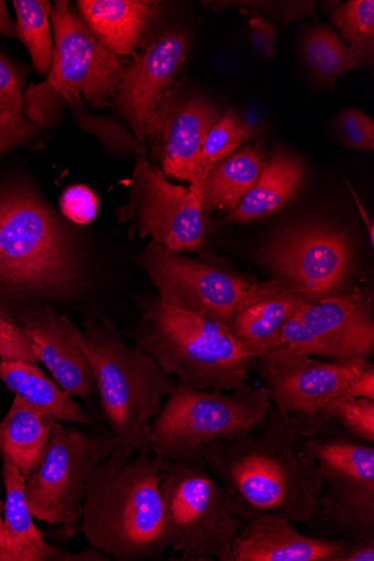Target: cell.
<instances>
[{
	"label": "cell",
	"instance_id": "cell-1",
	"mask_svg": "<svg viewBox=\"0 0 374 561\" xmlns=\"http://www.w3.org/2000/svg\"><path fill=\"white\" fill-rule=\"evenodd\" d=\"M98 253L32 182H0V317L25 327L49 313L100 311Z\"/></svg>",
	"mask_w": 374,
	"mask_h": 561
},
{
	"label": "cell",
	"instance_id": "cell-2",
	"mask_svg": "<svg viewBox=\"0 0 374 561\" xmlns=\"http://www.w3.org/2000/svg\"><path fill=\"white\" fill-rule=\"evenodd\" d=\"M203 462L250 519L273 514L307 525L317 514L324 478L308 436L274 405L256 428L211 444Z\"/></svg>",
	"mask_w": 374,
	"mask_h": 561
},
{
	"label": "cell",
	"instance_id": "cell-3",
	"mask_svg": "<svg viewBox=\"0 0 374 561\" xmlns=\"http://www.w3.org/2000/svg\"><path fill=\"white\" fill-rule=\"evenodd\" d=\"M167 461L150 451L121 447L93 471L81 531L92 546L118 561L158 560L169 549L160 495Z\"/></svg>",
	"mask_w": 374,
	"mask_h": 561
},
{
	"label": "cell",
	"instance_id": "cell-4",
	"mask_svg": "<svg viewBox=\"0 0 374 561\" xmlns=\"http://www.w3.org/2000/svg\"><path fill=\"white\" fill-rule=\"evenodd\" d=\"M139 317L125 332L179 385L235 391L247 383L251 356L220 322L172 308L158 296L140 299Z\"/></svg>",
	"mask_w": 374,
	"mask_h": 561
},
{
	"label": "cell",
	"instance_id": "cell-5",
	"mask_svg": "<svg viewBox=\"0 0 374 561\" xmlns=\"http://www.w3.org/2000/svg\"><path fill=\"white\" fill-rule=\"evenodd\" d=\"M81 332L101 410L117 446L150 451V425L174 387L171 376L139 345H127L103 313L86 318Z\"/></svg>",
	"mask_w": 374,
	"mask_h": 561
},
{
	"label": "cell",
	"instance_id": "cell-6",
	"mask_svg": "<svg viewBox=\"0 0 374 561\" xmlns=\"http://www.w3.org/2000/svg\"><path fill=\"white\" fill-rule=\"evenodd\" d=\"M50 26L55 36L52 67L42 83L23 92L24 115L44 127L64 105H82V98L94 110L113 106L126 70L121 58L93 36L68 0L52 5Z\"/></svg>",
	"mask_w": 374,
	"mask_h": 561
},
{
	"label": "cell",
	"instance_id": "cell-7",
	"mask_svg": "<svg viewBox=\"0 0 374 561\" xmlns=\"http://www.w3.org/2000/svg\"><path fill=\"white\" fill-rule=\"evenodd\" d=\"M154 419L149 450L169 463L204 467L206 448L259 426L273 402L269 389L243 385L233 393L178 385Z\"/></svg>",
	"mask_w": 374,
	"mask_h": 561
},
{
	"label": "cell",
	"instance_id": "cell-8",
	"mask_svg": "<svg viewBox=\"0 0 374 561\" xmlns=\"http://www.w3.org/2000/svg\"><path fill=\"white\" fill-rule=\"evenodd\" d=\"M205 470L168 463L160 495L169 549L186 561H233L235 541L250 518Z\"/></svg>",
	"mask_w": 374,
	"mask_h": 561
},
{
	"label": "cell",
	"instance_id": "cell-9",
	"mask_svg": "<svg viewBox=\"0 0 374 561\" xmlns=\"http://www.w3.org/2000/svg\"><path fill=\"white\" fill-rule=\"evenodd\" d=\"M324 478L309 535L325 539H374V447L328 430L308 437Z\"/></svg>",
	"mask_w": 374,
	"mask_h": 561
},
{
	"label": "cell",
	"instance_id": "cell-10",
	"mask_svg": "<svg viewBox=\"0 0 374 561\" xmlns=\"http://www.w3.org/2000/svg\"><path fill=\"white\" fill-rule=\"evenodd\" d=\"M116 447L111 433H88L58 422L42 463L25 481L32 516L73 530L82 517L91 474Z\"/></svg>",
	"mask_w": 374,
	"mask_h": 561
},
{
	"label": "cell",
	"instance_id": "cell-11",
	"mask_svg": "<svg viewBox=\"0 0 374 561\" xmlns=\"http://www.w3.org/2000/svg\"><path fill=\"white\" fill-rule=\"evenodd\" d=\"M128 237H150L175 252H197L206 236L200 185L171 183L148 158L137 157L127 202L116 211Z\"/></svg>",
	"mask_w": 374,
	"mask_h": 561
},
{
	"label": "cell",
	"instance_id": "cell-12",
	"mask_svg": "<svg viewBox=\"0 0 374 561\" xmlns=\"http://www.w3.org/2000/svg\"><path fill=\"white\" fill-rule=\"evenodd\" d=\"M367 364L325 363L277 347L251 366L264 380L275 410L311 437L325 430L331 408L347 396L350 381Z\"/></svg>",
	"mask_w": 374,
	"mask_h": 561
},
{
	"label": "cell",
	"instance_id": "cell-13",
	"mask_svg": "<svg viewBox=\"0 0 374 561\" xmlns=\"http://www.w3.org/2000/svg\"><path fill=\"white\" fill-rule=\"evenodd\" d=\"M135 261L156 288L160 300L227 327L252 284L216 260L206 256L192 259L152 241Z\"/></svg>",
	"mask_w": 374,
	"mask_h": 561
},
{
	"label": "cell",
	"instance_id": "cell-14",
	"mask_svg": "<svg viewBox=\"0 0 374 561\" xmlns=\"http://www.w3.org/2000/svg\"><path fill=\"white\" fill-rule=\"evenodd\" d=\"M353 252L348 237L324 224H303L279 231L261 250V261L308 301L344 291Z\"/></svg>",
	"mask_w": 374,
	"mask_h": 561
},
{
	"label": "cell",
	"instance_id": "cell-15",
	"mask_svg": "<svg viewBox=\"0 0 374 561\" xmlns=\"http://www.w3.org/2000/svg\"><path fill=\"white\" fill-rule=\"evenodd\" d=\"M372 299L355 287L304 305L285 325L277 347L338 364L369 362L374 348Z\"/></svg>",
	"mask_w": 374,
	"mask_h": 561
},
{
	"label": "cell",
	"instance_id": "cell-16",
	"mask_svg": "<svg viewBox=\"0 0 374 561\" xmlns=\"http://www.w3.org/2000/svg\"><path fill=\"white\" fill-rule=\"evenodd\" d=\"M189 43V32L180 23L162 24L125 70L113 106L144 147L183 84Z\"/></svg>",
	"mask_w": 374,
	"mask_h": 561
},
{
	"label": "cell",
	"instance_id": "cell-17",
	"mask_svg": "<svg viewBox=\"0 0 374 561\" xmlns=\"http://www.w3.org/2000/svg\"><path fill=\"white\" fill-rule=\"evenodd\" d=\"M218 106L183 84L158 117L146 142L167 178L193 183L204 141L222 117Z\"/></svg>",
	"mask_w": 374,
	"mask_h": 561
},
{
	"label": "cell",
	"instance_id": "cell-18",
	"mask_svg": "<svg viewBox=\"0 0 374 561\" xmlns=\"http://www.w3.org/2000/svg\"><path fill=\"white\" fill-rule=\"evenodd\" d=\"M306 304L310 301L282 279L253 280L228 328L253 362L277 348L285 325Z\"/></svg>",
	"mask_w": 374,
	"mask_h": 561
},
{
	"label": "cell",
	"instance_id": "cell-19",
	"mask_svg": "<svg viewBox=\"0 0 374 561\" xmlns=\"http://www.w3.org/2000/svg\"><path fill=\"white\" fill-rule=\"evenodd\" d=\"M353 541L301 534L282 516L251 518L238 535L233 561H342Z\"/></svg>",
	"mask_w": 374,
	"mask_h": 561
},
{
	"label": "cell",
	"instance_id": "cell-20",
	"mask_svg": "<svg viewBox=\"0 0 374 561\" xmlns=\"http://www.w3.org/2000/svg\"><path fill=\"white\" fill-rule=\"evenodd\" d=\"M37 362L72 397L89 401L97 392L90 364L81 347L82 332L69 316L49 313L25 325Z\"/></svg>",
	"mask_w": 374,
	"mask_h": 561
},
{
	"label": "cell",
	"instance_id": "cell-21",
	"mask_svg": "<svg viewBox=\"0 0 374 561\" xmlns=\"http://www.w3.org/2000/svg\"><path fill=\"white\" fill-rule=\"evenodd\" d=\"M76 8L93 36L117 57H136L165 15L162 3L148 0H78Z\"/></svg>",
	"mask_w": 374,
	"mask_h": 561
},
{
	"label": "cell",
	"instance_id": "cell-22",
	"mask_svg": "<svg viewBox=\"0 0 374 561\" xmlns=\"http://www.w3.org/2000/svg\"><path fill=\"white\" fill-rule=\"evenodd\" d=\"M7 491L0 561H64L65 551L48 545L35 527L25 495L26 478L9 461L3 465Z\"/></svg>",
	"mask_w": 374,
	"mask_h": 561
},
{
	"label": "cell",
	"instance_id": "cell-23",
	"mask_svg": "<svg viewBox=\"0 0 374 561\" xmlns=\"http://www.w3.org/2000/svg\"><path fill=\"white\" fill-rule=\"evenodd\" d=\"M302 162L284 149L276 148L238 207L227 216V225H245L279 211L302 185Z\"/></svg>",
	"mask_w": 374,
	"mask_h": 561
},
{
	"label": "cell",
	"instance_id": "cell-24",
	"mask_svg": "<svg viewBox=\"0 0 374 561\" xmlns=\"http://www.w3.org/2000/svg\"><path fill=\"white\" fill-rule=\"evenodd\" d=\"M57 423L16 396L0 422V455L30 477L42 463Z\"/></svg>",
	"mask_w": 374,
	"mask_h": 561
},
{
	"label": "cell",
	"instance_id": "cell-25",
	"mask_svg": "<svg viewBox=\"0 0 374 561\" xmlns=\"http://www.w3.org/2000/svg\"><path fill=\"white\" fill-rule=\"evenodd\" d=\"M265 158L259 142L240 147L213 168L200 184L202 211L231 214L258 180Z\"/></svg>",
	"mask_w": 374,
	"mask_h": 561
},
{
	"label": "cell",
	"instance_id": "cell-26",
	"mask_svg": "<svg viewBox=\"0 0 374 561\" xmlns=\"http://www.w3.org/2000/svg\"><path fill=\"white\" fill-rule=\"evenodd\" d=\"M0 379L35 410L61 423L92 425L94 421L58 383L35 364L0 362Z\"/></svg>",
	"mask_w": 374,
	"mask_h": 561
},
{
	"label": "cell",
	"instance_id": "cell-27",
	"mask_svg": "<svg viewBox=\"0 0 374 561\" xmlns=\"http://www.w3.org/2000/svg\"><path fill=\"white\" fill-rule=\"evenodd\" d=\"M303 53L308 68L320 80L332 84L365 61L356 49L327 27H315L306 34Z\"/></svg>",
	"mask_w": 374,
	"mask_h": 561
},
{
	"label": "cell",
	"instance_id": "cell-28",
	"mask_svg": "<svg viewBox=\"0 0 374 561\" xmlns=\"http://www.w3.org/2000/svg\"><path fill=\"white\" fill-rule=\"evenodd\" d=\"M48 0H14L18 38L25 45L35 71L47 77L52 67L55 41L50 33Z\"/></svg>",
	"mask_w": 374,
	"mask_h": 561
},
{
	"label": "cell",
	"instance_id": "cell-29",
	"mask_svg": "<svg viewBox=\"0 0 374 561\" xmlns=\"http://www.w3.org/2000/svg\"><path fill=\"white\" fill-rule=\"evenodd\" d=\"M258 133L257 127L245 122L236 112L223 114L204 141L193 183L200 185L213 168L234 154Z\"/></svg>",
	"mask_w": 374,
	"mask_h": 561
},
{
	"label": "cell",
	"instance_id": "cell-30",
	"mask_svg": "<svg viewBox=\"0 0 374 561\" xmlns=\"http://www.w3.org/2000/svg\"><path fill=\"white\" fill-rule=\"evenodd\" d=\"M332 19L341 31L345 44L356 49L364 60H372L374 47L373 0H350L335 10Z\"/></svg>",
	"mask_w": 374,
	"mask_h": 561
},
{
	"label": "cell",
	"instance_id": "cell-31",
	"mask_svg": "<svg viewBox=\"0 0 374 561\" xmlns=\"http://www.w3.org/2000/svg\"><path fill=\"white\" fill-rule=\"evenodd\" d=\"M333 424L340 433L359 442L374 444V400L366 398H341L328 414L326 427ZM320 432V433H322Z\"/></svg>",
	"mask_w": 374,
	"mask_h": 561
},
{
	"label": "cell",
	"instance_id": "cell-32",
	"mask_svg": "<svg viewBox=\"0 0 374 561\" xmlns=\"http://www.w3.org/2000/svg\"><path fill=\"white\" fill-rule=\"evenodd\" d=\"M29 75L14 60L0 53V113L24 115L23 88Z\"/></svg>",
	"mask_w": 374,
	"mask_h": 561
},
{
	"label": "cell",
	"instance_id": "cell-33",
	"mask_svg": "<svg viewBox=\"0 0 374 561\" xmlns=\"http://www.w3.org/2000/svg\"><path fill=\"white\" fill-rule=\"evenodd\" d=\"M335 127L341 141L355 150L374 149V125L362 112L345 110L335 119Z\"/></svg>",
	"mask_w": 374,
	"mask_h": 561
},
{
	"label": "cell",
	"instance_id": "cell-34",
	"mask_svg": "<svg viewBox=\"0 0 374 561\" xmlns=\"http://www.w3.org/2000/svg\"><path fill=\"white\" fill-rule=\"evenodd\" d=\"M0 362L37 363L33 341L25 327L0 317Z\"/></svg>",
	"mask_w": 374,
	"mask_h": 561
},
{
	"label": "cell",
	"instance_id": "cell-35",
	"mask_svg": "<svg viewBox=\"0 0 374 561\" xmlns=\"http://www.w3.org/2000/svg\"><path fill=\"white\" fill-rule=\"evenodd\" d=\"M39 129L25 115L14 117L0 113V157L31 141Z\"/></svg>",
	"mask_w": 374,
	"mask_h": 561
},
{
	"label": "cell",
	"instance_id": "cell-36",
	"mask_svg": "<svg viewBox=\"0 0 374 561\" xmlns=\"http://www.w3.org/2000/svg\"><path fill=\"white\" fill-rule=\"evenodd\" d=\"M251 28V42L258 56L264 59H271L275 55V44L277 31L261 16H253L249 21Z\"/></svg>",
	"mask_w": 374,
	"mask_h": 561
},
{
	"label": "cell",
	"instance_id": "cell-37",
	"mask_svg": "<svg viewBox=\"0 0 374 561\" xmlns=\"http://www.w3.org/2000/svg\"><path fill=\"white\" fill-rule=\"evenodd\" d=\"M65 215L73 221L84 222L92 217L95 209V201L92 194L83 188L72 190L63 202Z\"/></svg>",
	"mask_w": 374,
	"mask_h": 561
},
{
	"label": "cell",
	"instance_id": "cell-38",
	"mask_svg": "<svg viewBox=\"0 0 374 561\" xmlns=\"http://www.w3.org/2000/svg\"><path fill=\"white\" fill-rule=\"evenodd\" d=\"M347 396L374 400V368L367 364L350 381Z\"/></svg>",
	"mask_w": 374,
	"mask_h": 561
},
{
	"label": "cell",
	"instance_id": "cell-39",
	"mask_svg": "<svg viewBox=\"0 0 374 561\" xmlns=\"http://www.w3.org/2000/svg\"><path fill=\"white\" fill-rule=\"evenodd\" d=\"M342 561H374V539L353 541Z\"/></svg>",
	"mask_w": 374,
	"mask_h": 561
},
{
	"label": "cell",
	"instance_id": "cell-40",
	"mask_svg": "<svg viewBox=\"0 0 374 561\" xmlns=\"http://www.w3.org/2000/svg\"><path fill=\"white\" fill-rule=\"evenodd\" d=\"M84 560L104 561V560H111V557L92 546H89V548H87L82 552L72 553L69 551H65L64 561H84Z\"/></svg>",
	"mask_w": 374,
	"mask_h": 561
},
{
	"label": "cell",
	"instance_id": "cell-41",
	"mask_svg": "<svg viewBox=\"0 0 374 561\" xmlns=\"http://www.w3.org/2000/svg\"><path fill=\"white\" fill-rule=\"evenodd\" d=\"M0 36L18 38L16 22L11 18L4 0H0Z\"/></svg>",
	"mask_w": 374,
	"mask_h": 561
},
{
	"label": "cell",
	"instance_id": "cell-42",
	"mask_svg": "<svg viewBox=\"0 0 374 561\" xmlns=\"http://www.w3.org/2000/svg\"><path fill=\"white\" fill-rule=\"evenodd\" d=\"M348 186H349V190L354 198V202H355V206L359 210V213L361 214L362 216V220H363V224L369 232V237H370V242H371V245L374 244V227H373V222L370 220L367 214L364 211V207H363V204L361 203L359 196L356 195L355 191L353 190V187L348 183Z\"/></svg>",
	"mask_w": 374,
	"mask_h": 561
},
{
	"label": "cell",
	"instance_id": "cell-43",
	"mask_svg": "<svg viewBox=\"0 0 374 561\" xmlns=\"http://www.w3.org/2000/svg\"><path fill=\"white\" fill-rule=\"evenodd\" d=\"M3 514H4V503L0 500V542H2L3 538Z\"/></svg>",
	"mask_w": 374,
	"mask_h": 561
},
{
	"label": "cell",
	"instance_id": "cell-44",
	"mask_svg": "<svg viewBox=\"0 0 374 561\" xmlns=\"http://www.w3.org/2000/svg\"><path fill=\"white\" fill-rule=\"evenodd\" d=\"M0 159H2V157H0Z\"/></svg>",
	"mask_w": 374,
	"mask_h": 561
},
{
	"label": "cell",
	"instance_id": "cell-45",
	"mask_svg": "<svg viewBox=\"0 0 374 561\" xmlns=\"http://www.w3.org/2000/svg\"><path fill=\"white\" fill-rule=\"evenodd\" d=\"M0 543H2V542H0Z\"/></svg>",
	"mask_w": 374,
	"mask_h": 561
}]
</instances>
